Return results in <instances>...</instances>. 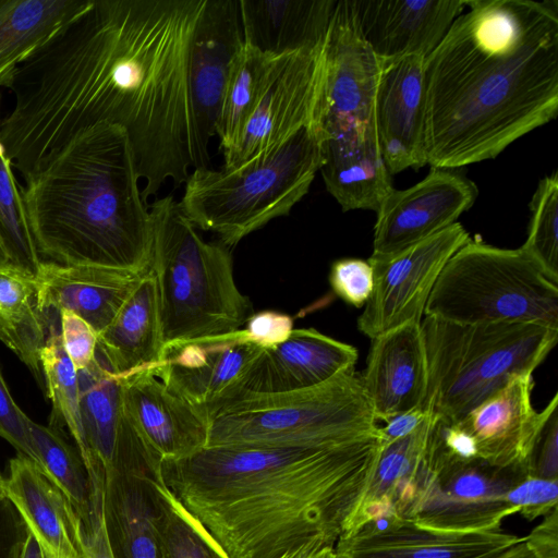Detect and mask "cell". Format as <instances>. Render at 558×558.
Instances as JSON below:
<instances>
[{
  "instance_id": "5bb4252c",
  "label": "cell",
  "mask_w": 558,
  "mask_h": 558,
  "mask_svg": "<svg viewBox=\"0 0 558 558\" xmlns=\"http://www.w3.org/2000/svg\"><path fill=\"white\" fill-rule=\"evenodd\" d=\"M264 348L242 328L219 338L171 345L150 371L207 420L247 391Z\"/></svg>"
},
{
  "instance_id": "30bf717a",
  "label": "cell",
  "mask_w": 558,
  "mask_h": 558,
  "mask_svg": "<svg viewBox=\"0 0 558 558\" xmlns=\"http://www.w3.org/2000/svg\"><path fill=\"white\" fill-rule=\"evenodd\" d=\"M316 124L323 168L379 162L375 96L380 61L361 36L350 0H337L324 45Z\"/></svg>"
},
{
  "instance_id": "d6986e66",
  "label": "cell",
  "mask_w": 558,
  "mask_h": 558,
  "mask_svg": "<svg viewBox=\"0 0 558 558\" xmlns=\"http://www.w3.org/2000/svg\"><path fill=\"white\" fill-rule=\"evenodd\" d=\"M362 38L380 61L426 58L441 41L465 0H350Z\"/></svg>"
},
{
  "instance_id": "e575fe53",
  "label": "cell",
  "mask_w": 558,
  "mask_h": 558,
  "mask_svg": "<svg viewBox=\"0 0 558 558\" xmlns=\"http://www.w3.org/2000/svg\"><path fill=\"white\" fill-rule=\"evenodd\" d=\"M40 364L45 378V392L51 400L52 411L49 426L66 428L81 457L85 441L81 418L78 376L64 351L60 336V320L52 322L49 336L40 353Z\"/></svg>"
},
{
  "instance_id": "4316f807",
  "label": "cell",
  "mask_w": 558,
  "mask_h": 558,
  "mask_svg": "<svg viewBox=\"0 0 558 558\" xmlns=\"http://www.w3.org/2000/svg\"><path fill=\"white\" fill-rule=\"evenodd\" d=\"M162 483L145 473L105 476L102 514L114 558H162Z\"/></svg>"
},
{
  "instance_id": "681fc988",
  "label": "cell",
  "mask_w": 558,
  "mask_h": 558,
  "mask_svg": "<svg viewBox=\"0 0 558 558\" xmlns=\"http://www.w3.org/2000/svg\"><path fill=\"white\" fill-rule=\"evenodd\" d=\"M492 558H537L523 536L518 543Z\"/></svg>"
},
{
  "instance_id": "c3c4849f",
  "label": "cell",
  "mask_w": 558,
  "mask_h": 558,
  "mask_svg": "<svg viewBox=\"0 0 558 558\" xmlns=\"http://www.w3.org/2000/svg\"><path fill=\"white\" fill-rule=\"evenodd\" d=\"M277 558H335L333 546L314 539L289 549Z\"/></svg>"
},
{
  "instance_id": "8d00e7d4",
  "label": "cell",
  "mask_w": 558,
  "mask_h": 558,
  "mask_svg": "<svg viewBox=\"0 0 558 558\" xmlns=\"http://www.w3.org/2000/svg\"><path fill=\"white\" fill-rule=\"evenodd\" d=\"M531 220L521 246L558 284V174L544 177L531 199Z\"/></svg>"
},
{
  "instance_id": "74e56055",
  "label": "cell",
  "mask_w": 558,
  "mask_h": 558,
  "mask_svg": "<svg viewBox=\"0 0 558 558\" xmlns=\"http://www.w3.org/2000/svg\"><path fill=\"white\" fill-rule=\"evenodd\" d=\"M508 502L529 521L545 517L558 506V480L525 473L507 493Z\"/></svg>"
},
{
  "instance_id": "8992f818",
  "label": "cell",
  "mask_w": 558,
  "mask_h": 558,
  "mask_svg": "<svg viewBox=\"0 0 558 558\" xmlns=\"http://www.w3.org/2000/svg\"><path fill=\"white\" fill-rule=\"evenodd\" d=\"M427 360L425 411L456 423L517 375L533 374L558 329L529 323L421 322Z\"/></svg>"
},
{
  "instance_id": "5b68a950",
  "label": "cell",
  "mask_w": 558,
  "mask_h": 558,
  "mask_svg": "<svg viewBox=\"0 0 558 558\" xmlns=\"http://www.w3.org/2000/svg\"><path fill=\"white\" fill-rule=\"evenodd\" d=\"M163 349L240 330L252 303L236 286L229 247L205 241L172 195L149 205Z\"/></svg>"
},
{
  "instance_id": "3957f363",
  "label": "cell",
  "mask_w": 558,
  "mask_h": 558,
  "mask_svg": "<svg viewBox=\"0 0 558 558\" xmlns=\"http://www.w3.org/2000/svg\"><path fill=\"white\" fill-rule=\"evenodd\" d=\"M205 0H93L89 119L121 126L146 203L198 168L189 68Z\"/></svg>"
},
{
  "instance_id": "ee69618b",
  "label": "cell",
  "mask_w": 558,
  "mask_h": 558,
  "mask_svg": "<svg viewBox=\"0 0 558 558\" xmlns=\"http://www.w3.org/2000/svg\"><path fill=\"white\" fill-rule=\"evenodd\" d=\"M28 530L5 497L0 500V558H20Z\"/></svg>"
},
{
  "instance_id": "f1b7e54d",
  "label": "cell",
  "mask_w": 558,
  "mask_h": 558,
  "mask_svg": "<svg viewBox=\"0 0 558 558\" xmlns=\"http://www.w3.org/2000/svg\"><path fill=\"white\" fill-rule=\"evenodd\" d=\"M163 344L156 280L148 270L98 335L97 356L117 377L155 366Z\"/></svg>"
},
{
  "instance_id": "ba28073f",
  "label": "cell",
  "mask_w": 558,
  "mask_h": 558,
  "mask_svg": "<svg viewBox=\"0 0 558 558\" xmlns=\"http://www.w3.org/2000/svg\"><path fill=\"white\" fill-rule=\"evenodd\" d=\"M378 426L352 368L301 390L244 393L208 420L206 447L341 445L377 436Z\"/></svg>"
},
{
  "instance_id": "d590c367",
  "label": "cell",
  "mask_w": 558,
  "mask_h": 558,
  "mask_svg": "<svg viewBox=\"0 0 558 558\" xmlns=\"http://www.w3.org/2000/svg\"><path fill=\"white\" fill-rule=\"evenodd\" d=\"M1 100V98H0ZM1 121V118H0ZM0 239L10 264L36 277L43 259L29 227L23 186L0 137Z\"/></svg>"
},
{
  "instance_id": "f5cc1de1",
  "label": "cell",
  "mask_w": 558,
  "mask_h": 558,
  "mask_svg": "<svg viewBox=\"0 0 558 558\" xmlns=\"http://www.w3.org/2000/svg\"><path fill=\"white\" fill-rule=\"evenodd\" d=\"M5 498L4 476L0 472V500Z\"/></svg>"
},
{
  "instance_id": "6da1fadb",
  "label": "cell",
  "mask_w": 558,
  "mask_h": 558,
  "mask_svg": "<svg viewBox=\"0 0 558 558\" xmlns=\"http://www.w3.org/2000/svg\"><path fill=\"white\" fill-rule=\"evenodd\" d=\"M424 60L430 168L497 157L558 111V1L465 0Z\"/></svg>"
},
{
  "instance_id": "277c9868",
  "label": "cell",
  "mask_w": 558,
  "mask_h": 558,
  "mask_svg": "<svg viewBox=\"0 0 558 558\" xmlns=\"http://www.w3.org/2000/svg\"><path fill=\"white\" fill-rule=\"evenodd\" d=\"M140 180L121 126L99 123L76 134L23 187L39 255L62 265L147 272L153 222Z\"/></svg>"
},
{
  "instance_id": "7a4b0ae2",
  "label": "cell",
  "mask_w": 558,
  "mask_h": 558,
  "mask_svg": "<svg viewBox=\"0 0 558 558\" xmlns=\"http://www.w3.org/2000/svg\"><path fill=\"white\" fill-rule=\"evenodd\" d=\"M381 448L379 435L331 446L205 447L163 461L171 494L227 558L335 546Z\"/></svg>"
},
{
  "instance_id": "836d02e7",
  "label": "cell",
  "mask_w": 558,
  "mask_h": 558,
  "mask_svg": "<svg viewBox=\"0 0 558 558\" xmlns=\"http://www.w3.org/2000/svg\"><path fill=\"white\" fill-rule=\"evenodd\" d=\"M27 424L40 470L69 500L82 526H88L94 512L93 490L78 449L63 429L40 425L29 417Z\"/></svg>"
},
{
  "instance_id": "b9f144b4",
  "label": "cell",
  "mask_w": 558,
  "mask_h": 558,
  "mask_svg": "<svg viewBox=\"0 0 558 558\" xmlns=\"http://www.w3.org/2000/svg\"><path fill=\"white\" fill-rule=\"evenodd\" d=\"M59 319L64 351L76 372H80L96 360L98 335L90 325L73 312L61 311Z\"/></svg>"
},
{
  "instance_id": "bcb514c9",
  "label": "cell",
  "mask_w": 558,
  "mask_h": 558,
  "mask_svg": "<svg viewBox=\"0 0 558 558\" xmlns=\"http://www.w3.org/2000/svg\"><path fill=\"white\" fill-rule=\"evenodd\" d=\"M428 413L422 407H417L384 421V426H378L381 446L411 434L421 425Z\"/></svg>"
},
{
  "instance_id": "ab89813d",
  "label": "cell",
  "mask_w": 558,
  "mask_h": 558,
  "mask_svg": "<svg viewBox=\"0 0 558 558\" xmlns=\"http://www.w3.org/2000/svg\"><path fill=\"white\" fill-rule=\"evenodd\" d=\"M558 395L542 410L543 420L529 459V471L537 476L558 480Z\"/></svg>"
},
{
  "instance_id": "ac0fdd59",
  "label": "cell",
  "mask_w": 558,
  "mask_h": 558,
  "mask_svg": "<svg viewBox=\"0 0 558 558\" xmlns=\"http://www.w3.org/2000/svg\"><path fill=\"white\" fill-rule=\"evenodd\" d=\"M119 381L129 421L161 463L190 457L206 447L207 420L150 368L119 377Z\"/></svg>"
},
{
  "instance_id": "ffe728a7",
  "label": "cell",
  "mask_w": 558,
  "mask_h": 558,
  "mask_svg": "<svg viewBox=\"0 0 558 558\" xmlns=\"http://www.w3.org/2000/svg\"><path fill=\"white\" fill-rule=\"evenodd\" d=\"M424 60L412 56L380 62L375 124L379 150L391 175L426 165Z\"/></svg>"
},
{
  "instance_id": "d6a6232c",
  "label": "cell",
  "mask_w": 558,
  "mask_h": 558,
  "mask_svg": "<svg viewBox=\"0 0 558 558\" xmlns=\"http://www.w3.org/2000/svg\"><path fill=\"white\" fill-rule=\"evenodd\" d=\"M276 57L243 43L231 66L216 124L223 154L236 145L262 97Z\"/></svg>"
},
{
  "instance_id": "7c38bea8",
  "label": "cell",
  "mask_w": 558,
  "mask_h": 558,
  "mask_svg": "<svg viewBox=\"0 0 558 558\" xmlns=\"http://www.w3.org/2000/svg\"><path fill=\"white\" fill-rule=\"evenodd\" d=\"M324 45L274 59L252 117L236 145L223 154V169H235L254 160L316 122L324 77Z\"/></svg>"
},
{
  "instance_id": "f546056e",
  "label": "cell",
  "mask_w": 558,
  "mask_h": 558,
  "mask_svg": "<svg viewBox=\"0 0 558 558\" xmlns=\"http://www.w3.org/2000/svg\"><path fill=\"white\" fill-rule=\"evenodd\" d=\"M77 376L85 441L83 461L95 499L104 493L105 476L117 453L123 420L120 381L97 354L89 366L77 372Z\"/></svg>"
},
{
  "instance_id": "f6af8a7d",
  "label": "cell",
  "mask_w": 558,
  "mask_h": 558,
  "mask_svg": "<svg viewBox=\"0 0 558 558\" xmlns=\"http://www.w3.org/2000/svg\"><path fill=\"white\" fill-rule=\"evenodd\" d=\"M525 541L537 558H558V507L544 517Z\"/></svg>"
},
{
  "instance_id": "9c48e42d",
  "label": "cell",
  "mask_w": 558,
  "mask_h": 558,
  "mask_svg": "<svg viewBox=\"0 0 558 558\" xmlns=\"http://www.w3.org/2000/svg\"><path fill=\"white\" fill-rule=\"evenodd\" d=\"M424 315L465 325L529 323L558 329V286L522 247L470 239L446 263Z\"/></svg>"
},
{
  "instance_id": "f907efd6",
  "label": "cell",
  "mask_w": 558,
  "mask_h": 558,
  "mask_svg": "<svg viewBox=\"0 0 558 558\" xmlns=\"http://www.w3.org/2000/svg\"><path fill=\"white\" fill-rule=\"evenodd\" d=\"M20 558H46L39 545L29 532L24 539Z\"/></svg>"
},
{
  "instance_id": "60d3db41",
  "label": "cell",
  "mask_w": 558,
  "mask_h": 558,
  "mask_svg": "<svg viewBox=\"0 0 558 558\" xmlns=\"http://www.w3.org/2000/svg\"><path fill=\"white\" fill-rule=\"evenodd\" d=\"M27 421L28 416L15 403L0 369V437L40 469Z\"/></svg>"
},
{
  "instance_id": "52a82bcc",
  "label": "cell",
  "mask_w": 558,
  "mask_h": 558,
  "mask_svg": "<svg viewBox=\"0 0 558 558\" xmlns=\"http://www.w3.org/2000/svg\"><path fill=\"white\" fill-rule=\"evenodd\" d=\"M323 162L315 123L275 149L235 169L195 168L179 205L196 227L227 247L287 216L308 192Z\"/></svg>"
},
{
  "instance_id": "7dc6e473",
  "label": "cell",
  "mask_w": 558,
  "mask_h": 558,
  "mask_svg": "<svg viewBox=\"0 0 558 558\" xmlns=\"http://www.w3.org/2000/svg\"><path fill=\"white\" fill-rule=\"evenodd\" d=\"M83 558H114L105 526L102 508L94 511L89 525L83 527Z\"/></svg>"
},
{
  "instance_id": "d4e9b609",
  "label": "cell",
  "mask_w": 558,
  "mask_h": 558,
  "mask_svg": "<svg viewBox=\"0 0 558 558\" xmlns=\"http://www.w3.org/2000/svg\"><path fill=\"white\" fill-rule=\"evenodd\" d=\"M142 275L86 265L41 263L39 305L52 322L61 311L83 318L99 335L116 317Z\"/></svg>"
},
{
  "instance_id": "9a60e30c",
  "label": "cell",
  "mask_w": 558,
  "mask_h": 558,
  "mask_svg": "<svg viewBox=\"0 0 558 558\" xmlns=\"http://www.w3.org/2000/svg\"><path fill=\"white\" fill-rule=\"evenodd\" d=\"M477 195L474 182L444 168H430L409 189H393L376 211L369 258L393 256L450 227L472 207Z\"/></svg>"
},
{
  "instance_id": "83f0119b",
  "label": "cell",
  "mask_w": 558,
  "mask_h": 558,
  "mask_svg": "<svg viewBox=\"0 0 558 558\" xmlns=\"http://www.w3.org/2000/svg\"><path fill=\"white\" fill-rule=\"evenodd\" d=\"M337 0H239L243 38L271 56L325 44Z\"/></svg>"
},
{
  "instance_id": "e0dca14e",
  "label": "cell",
  "mask_w": 558,
  "mask_h": 558,
  "mask_svg": "<svg viewBox=\"0 0 558 558\" xmlns=\"http://www.w3.org/2000/svg\"><path fill=\"white\" fill-rule=\"evenodd\" d=\"M522 537L502 529L453 532L422 526L411 519L389 517L341 534L335 558H492Z\"/></svg>"
},
{
  "instance_id": "cb8c5ba5",
  "label": "cell",
  "mask_w": 558,
  "mask_h": 558,
  "mask_svg": "<svg viewBox=\"0 0 558 558\" xmlns=\"http://www.w3.org/2000/svg\"><path fill=\"white\" fill-rule=\"evenodd\" d=\"M359 352L314 328H294L287 340L264 349L247 392L280 393L317 386L354 368Z\"/></svg>"
},
{
  "instance_id": "44dd1931",
  "label": "cell",
  "mask_w": 558,
  "mask_h": 558,
  "mask_svg": "<svg viewBox=\"0 0 558 558\" xmlns=\"http://www.w3.org/2000/svg\"><path fill=\"white\" fill-rule=\"evenodd\" d=\"M437 421L438 416L428 413L411 434L381 446L366 487L341 534L353 533L384 518L410 519L429 472Z\"/></svg>"
},
{
  "instance_id": "4dcf8cb0",
  "label": "cell",
  "mask_w": 558,
  "mask_h": 558,
  "mask_svg": "<svg viewBox=\"0 0 558 558\" xmlns=\"http://www.w3.org/2000/svg\"><path fill=\"white\" fill-rule=\"evenodd\" d=\"M50 325L39 305L36 278L11 264L0 267V341L25 364L44 390L40 353Z\"/></svg>"
},
{
  "instance_id": "2e32d148",
  "label": "cell",
  "mask_w": 558,
  "mask_h": 558,
  "mask_svg": "<svg viewBox=\"0 0 558 558\" xmlns=\"http://www.w3.org/2000/svg\"><path fill=\"white\" fill-rule=\"evenodd\" d=\"M244 43L239 0H205L190 53L189 83L198 168L208 167L231 66Z\"/></svg>"
},
{
  "instance_id": "7402d4cb",
  "label": "cell",
  "mask_w": 558,
  "mask_h": 558,
  "mask_svg": "<svg viewBox=\"0 0 558 558\" xmlns=\"http://www.w3.org/2000/svg\"><path fill=\"white\" fill-rule=\"evenodd\" d=\"M533 387V374L517 375L456 422L472 437L478 459L500 468L529 471L543 420V412L532 404Z\"/></svg>"
},
{
  "instance_id": "603a6c76",
  "label": "cell",
  "mask_w": 558,
  "mask_h": 558,
  "mask_svg": "<svg viewBox=\"0 0 558 558\" xmlns=\"http://www.w3.org/2000/svg\"><path fill=\"white\" fill-rule=\"evenodd\" d=\"M377 421L421 407L427 391V360L421 323L375 339L361 373Z\"/></svg>"
},
{
  "instance_id": "484cf974",
  "label": "cell",
  "mask_w": 558,
  "mask_h": 558,
  "mask_svg": "<svg viewBox=\"0 0 558 558\" xmlns=\"http://www.w3.org/2000/svg\"><path fill=\"white\" fill-rule=\"evenodd\" d=\"M11 501L46 558H83V526L65 496L29 459L17 454L4 477Z\"/></svg>"
},
{
  "instance_id": "7bdbcfd3",
  "label": "cell",
  "mask_w": 558,
  "mask_h": 558,
  "mask_svg": "<svg viewBox=\"0 0 558 558\" xmlns=\"http://www.w3.org/2000/svg\"><path fill=\"white\" fill-rule=\"evenodd\" d=\"M293 318L276 311H260L252 314L242 328L248 341L264 348H272L288 339L292 332Z\"/></svg>"
},
{
  "instance_id": "816d5d0a",
  "label": "cell",
  "mask_w": 558,
  "mask_h": 558,
  "mask_svg": "<svg viewBox=\"0 0 558 558\" xmlns=\"http://www.w3.org/2000/svg\"><path fill=\"white\" fill-rule=\"evenodd\" d=\"M9 264H10V260H9L8 254H7L5 248H4L3 244H2V241L0 239V267L9 265Z\"/></svg>"
},
{
  "instance_id": "f35d334b",
  "label": "cell",
  "mask_w": 558,
  "mask_h": 558,
  "mask_svg": "<svg viewBox=\"0 0 558 558\" xmlns=\"http://www.w3.org/2000/svg\"><path fill=\"white\" fill-rule=\"evenodd\" d=\"M329 283L337 296L360 308L367 303L373 291L372 265L360 258L338 259L331 265Z\"/></svg>"
},
{
  "instance_id": "8fae6325",
  "label": "cell",
  "mask_w": 558,
  "mask_h": 558,
  "mask_svg": "<svg viewBox=\"0 0 558 558\" xmlns=\"http://www.w3.org/2000/svg\"><path fill=\"white\" fill-rule=\"evenodd\" d=\"M429 461L428 475L410 517L417 524L453 532L492 531L501 529L502 520L517 513L507 493L527 470L452 458L437 448L435 429Z\"/></svg>"
},
{
  "instance_id": "4fadbf2b",
  "label": "cell",
  "mask_w": 558,
  "mask_h": 558,
  "mask_svg": "<svg viewBox=\"0 0 558 558\" xmlns=\"http://www.w3.org/2000/svg\"><path fill=\"white\" fill-rule=\"evenodd\" d=\"M470 239L464 227L456 222L393 256L368 258L374 284L357 318L359 330L375 339L401 326L421 323L442 268Z\"/></svg>"
},
{
  "instance_id": "1f68e13d",
  "label": "cell",
  "mask_w": 558,
  "mask_h": 558,
  "mask_svg": "<svg viewBox=\"0 0 558 558\" xmlns=\"http://www.w3.org/2000/svg\"><path fill=\"white\" fill-rule=\"evenodd\" d=\"M92 0H0V86Z\"/></svg>"
}]
</instances>
